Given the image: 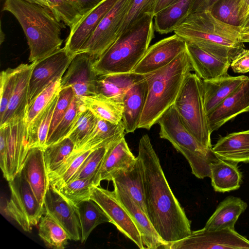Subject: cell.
<instances>
[{
    "label": "cell",
    "mask_w": 249,
    "mask_h": 249,
    "mask_svg": "<svg viewBox=\"0 0 249 249\" xmlns=\"http://www.w3.org/2000/svg\"><path fill=\"white\" fill-rule=\"evenodd\" d=\"M249 10V0H242V4L240 11V19L241 24L243 23L244 19ZM239 26V27H240Z\"/></svg>",
    "instance_id": "obj_53"
},
{
    "label": "cell",
    "mask_w": 249,
    "mask_h": 249,
    "mask_svg": "<svg viewBox=\"0 0 249 249\" xmlns=\"http://www.w3.org/2000/svg\"><path fill=\"white\" fill-rule=\"evenodd\" d=\"M113 142L93 149L84 160L71 180L86 178L94 179L107 149Z\"/></svg>",
    "instance_id": "obj_43"
},
{
    "label": "cell",
    "mask_w": 249,
    "mask_h": 249,
    "mask_svg": "<svg viewBox=\"0 0 249 249\" xmlns=\"http://www.w3.org/2000/svg\"><path fill=\"white\" fill-rule=\"evenodd\" d=\"M121 204L130 213L141 233L144 249H168V244L160 237L147 214L126 192L114 189Z\"/></svg>",
    "instance_id": "obj_21"
},
{
    "label": "cell",
    "mask_w": 249,
    "mask_h": 249,
    "mask_svg": "<svg viewBox=\"0 0 249 249\" xmlns=\"http://www.w3.org/2000/svg\"><path fill=\"white\" fill-rule=\"evenodd\" d=\"M18 67L8 68L0 75V119L3 117L16 85Z\"/></svg>",
    "instance_id": "obj_46"
},
{
    "label": "cell",
    "mask_w": 249,
    "mask_h": 249,
    "mask_svg": "<svg viewBox=\"0 0 249 249\" xmlns=\"http://www.w3.org/2000/svg\"><path fill=\"white\" fill-rule=\"evenodd\" d=\"M160 137L168 141L188 161L192 174L203 179L210 176V164L218 157L203 145L182 123L174 105L160 117Z\"/></svg>",
    "instance_id": "obj_6"
},
{
    "label": "cell",
    "mask_w": 249,
    "mask_h": 249,
    "mask_svg": "<svg viewBox=\"0 0 249 249\" xmlns=\"http://www.w3.org/2000/svg\"><path fill=\"white\" fill-rule=\"evenodd\" d=\"M158 0H131L121 27L120 35L132 26L144 14H152Z\"/></svg>",
    "instance_id": "obj_45"
},
{
    "label": "cell",
    "mask_w": 249,
    "mask_h": 249,
    "mask_svg": "<svg viewBox=\"0 0 249 249\" xmlns=\"http://www.w3.org/2000/svg\"><path fill=\"white\" fill-rule=\"evenodd\" d=\"M58 94L47 107L39 124L37 133V146L44 148L46 143L51 124L53 113L57 103Z\"/></svg>",
    "instance_id": "obj_48"
},
{
    "label": "cell",
    "mask_w": 249,
    "mask_h": 249,
    "mask_svg": "<svg viewBox=\"0 0 249 249\" xmlns=\"http://www.w3.org/2000/svg\"><path fill=\"white\" fill-rule=\"evenodd\" d=\"M195 0H177L154 15L155 30L160 34L174 31L190 14Z\"/></svg>",
    "instance_id": "obj_32"
},
{
    "label": "cell",
    "mask_w": 249,
    "mask_h": 249,
    "mask_svg": "<svg viewBox=\"0 0 249 249\" xmlns=\"http://www.w3.org/2000/svg\"><path fill=\"white\" fill-rule=\"evenodd\" d=\"M192 69L203 80H208L228 74L229 61L221 58L197 47L187 44Z\"/></svg>",
    "instance_id": "obj_24"
},
{
    "label": "cell",
    "mask_w": 249,
    "mask_h": 249,
    "mask_svg": "<svg viewBox=\"0 0 249 249\" xmlns=\"http://www.w3.org/2000/svg\"><path fill=\"white\" fill-rule=\"evenodd\" d=\"M32 2L35 3L44 7H47L50 9V5L47 0H27Z\"/></svg>",
    "instance_id": "obj_55"
},
{
    "label": "cell",
    "mask_w": 249,
    "mask_h": 249,
    "mask_svg": "<svg viewBox=\"0 0 249 249\" xmlns=\"http://www.w3.org/2000/svg\"><path fill=\"white\" fill-rule=\"evenodd\" d=\"M249 112V77L207 115L211 133L244 112Z\"/></svg>",
    "instance_id": "obj_18"
},
{
    "label": "cell",
    "mask_w": 249,
    "mask_h": 249,
    "mask_svg": "<svg viewBox=\"0 0 249 249\" xmlns=\"http://www.w3.org/2000/svg\"><path fill=\"white\" fill-rule=\"evenodd\" d=\"M137 161L129 149L124 137L109 145L100 167L93 179L94 186H100L103 180L111 181L113 175L121 169H127Z\"/></svg>",
    "instance_id": "obj_19"
},
{
    "label": "cell",
    "mask_w": 249,
    "mask_h": 249,
    "mask_svg": "<svg viewBox=\"0 0 249 249\" xmlns=\"http://www.w3.org/2000/svg\"><path fill=\"white\" fill-rule=\"evenodd\" d=\"M74 143L66 138L43 148L44 158L48 173L56 170L73 152Z\"/></svg>",
    "instance_id": "obj_39"
},
{
    "label": "cell",
    "mask_w": 249,
    "mask_h": 249,
    "mask_svg": "<svg viewBox=\"0 0 249 249\" xmlns=\"http://www.w3.org/2000/svg\"><path fill=\"white\" fill-rule=\"evenodd\" d=\"M69 0L72 1V2L74 3L75 4H76V5H78L77 2L76 0Z\"/></svg>",
    "instance_id": "obj_58"
},
{
    "label": "cell",
    "mask_w": 249,
    "mask_h": 249,
    "mask_svg": "<svg viewBox=\"0 0 249 249\" xmlns=\"http://www.w3.org/2000/svg\"><path fill=\"white\" fill-rule=\"evenodd\" d=\"M119 0H104L71 28L65 45L66 50L72 54L78 53L93 34L98 25Z\"/></svg>",
    "instance_id": "obj_16"
},
{
    "label": "cell",
    "mask_w": 249,
    "mask_h": 249,
    "mask_svg": "<svg viewBox=\"0 0 249 249\" xmlns=\"http://www.w3.org/2000/svg\"><path fill=\"white\" fill-rule=\"evenodd\" d=\"M2 10L12 13L21 25L30 49V63L61 48V30L65 24L49 8L27 0H5Z\"/></svg>",
    "instance_id": "obj_2"
},
{
    "label": "cell",
    "mask_w": 249,
    "mask_h": 249,
    "mask_svg": "<svg viewBox=\"0 0 249 249\" xmlns=\"http://www.w3.org/2000/svg\"><path fill=\"white\" fill-rule=\"evenodd\" d=\"M247 206V203L240 198L228 196L219 204L203 228L208 230L234 229L239 216L245 211Z\"/></svg>",
    "instance_id": "obj_29"
},
{
    "label": "cell",
    "mask_w": 249,
    "mask_h": 249,
    "mask_svg": "<svg viewBox=\"0 0 249 249\" xmlns=\"http://www.w3.org/2000/svg\"><path fill=\"white\" fill-rule=\"evenodd\" d=\"M20 171L38 202L44 206V199L50 182L43 148L34 147L29 149Z\"/></svg>",
    "instance_id": "obj_20"
},
{
    "label": "cell",
    "mask_w": 249,
    "mask_h": 249,
    "mask_svg": "<svg viewBox=\"0 0 249 249\" xmlns=\"http://www.w3.org/2000/svg\"><path fill=\"white\" fill-rule=\"evenodd\" d=\"M10 197L4 211L26 232H31L45 213L28 181L20 171L8 181Z\"/></svg>",
    "instance_id": "obj_8"
},
{
    "label": "cell",
    "mask_w": 249,
    "mask_h": 249,
    "mask_svg": "<svg viewBox=\"0 0 249 249\" xmlns=\"http://www.w3.org/2000/svg\"><path fill=\"white\" fill-rule=\"evenodd\" d=\"M249 77L231 76L228 74L213 79L202 80L205 110L208 114Z\"/></svg>",
    "instance_id": "obj_25"
},
{
    "label": "cell",
    "mask_w": 249,
    "mask_h": 249,
    "mask_svg": "<svg viewBox=\"0 0 249 249\" xmlns=\"http://www.w3.org/2000/svg\"><path fill=\"white\" fill-rule=\"evenodd\" d=\"M210 167L211 184L215 192H228L240 188L242 175L237 163L218 158Z\"/></svg>",
    "instance_id": "obj_30"
},
{
    "label": "cell",
    "mask_w": 249,
    "mask_h": 249,
    "mask_svg": "<svg viewBox=\"0 0 249 249\" xmlns=\"http://www.w3.org/2000/svg\"><path fill=\"white\" fill-rule=\"evenodd\" d=\"M212 150L221 159L237 163L249 162V129L220 137Z\"/></svg>",
    "instance_id": "obj_27"
},
{
    "label": "cell",
    "mask_w": 249,
    "mask_h": 249,
    "mask_svg": "<svg viewBox=\"0 0 249 249\" xmlns=\"http://www.w3.org/2000/svg\"><path fill=\"white\" fill-rule=\"evenodd\" d=\"M75 95L71 87L61 89L58 94L48 138L52 134L68 110Z\"/></svg>",
    "instance_id": "obj_47"
},
{
    "label": "cell",
    "mask_w": 249,
    "mask_h": 249,
    "mask_svg": "<svg viewBox=\"0 0 249 249\" xmlns=\"http://www.w3.org/2000/svg\"><path fill=\"white\" fill-rule=\"evenodd\" d=\"M187 46L185 41L176 34L164 38L149 46L131 72L145 74L168 65Z\"/></svg>",
    "instance_id": "obj_15"
},
{
    "label": "cell",
    "mask_w": 249,
    "mask_h": 249,
    "mask_svg": "<svg viewBox=\"0 0 249 249\" xmlns=\"http://www.w3.org/2000/svg\"><path fill=\"white\" fill-rule=\"evenodd\" d=\"M44 205L46 213L65 229L71 240H81V227L75 208L50 184L45 195Z\"/></svg>",
    "instance_id": "obj_17"
},
{
    "label": "cell",
    "mask_w": 249,
    "mask_h": 249,
    "mask_svg": "<svg viewBox=\"0 0 249 249\" xmlns=\"http://www.w3.org/2000/svg\"><path fill=\"white\" fill-rule=\"evenodd\" d=\"M90 199L95 201L109 218L110 222L141 249H144L139 230L127 210L114 191L100 186L91 187Z\"/></svg>",
    "instance_id": "obj_11"
},
{
    "label": "cell",
    "mask_w": 249,
    "mask_h": 249,
    "mask_svg": "<svg viewBox=\"0 0 249 249\" xmlns=\"http://www.w3.org/2000/svg\"><path fill=\"white\" fill-rule=\"evenodd\" d=\"M147 94V84L144 78L133 85L124 94L122 122L125 133H133L138 128Z\"/></svg>",
    "instance_id": "obj_26"
},
{
    "label": "cell",
    "mask_w": 249,
    "mask_h": 249,
    "mask_svg": "<svg viewBox=\"0 0 249 249\" xmlns=\"http://www.w3.org/2000/svg\"><path fill=\"white\" fill-rule=\"evenodd\" d=\"M86 109L80 98L74 96L64 116L48 138L46 146L67 138L79 116Z\"/></svg>",
    "instance_id": "obj_38"
},
{
    "label": "cell",
    "mask_w": 249,
    "mask_h": 249,
    "mask_svg": "<svg viewBox=\"0 0 249 249\" xmlns=\"http://www.w3.org/2000/svg\"><path fill=\"white\" fill-rule=\"evenodd\" d=\"M131 0H119L102 19L89 39L79 52H87L95 60L116 41Z\"/></svg>",
    "instance_id": "obj_9"
},
{
    "label": "cell",
    "mask_w": 249,
    "mask_h": 249,
    "mask_svg": "<svg viewBox=\"0 0 249 249\" xmlns=\"http://www.w3.org/2000/svg\"><path fill=\"white\" fill-rule=\"evenodd\" d=\"M38 235L46 247L53 249H65L71 240L65 229L46 213L38 223Z\"/></svg>",
    "instance_id": "obj_37"
},
{
    "label": "cell",
    "mask_w": 249,
    "mask_h": 249,
    "mask_svg": "<svg viewBox=\"0 0 249 249\" xmlns=\"http://www.w3.org/2000/svg\"><path fill=\"white\" fill-rule=\"evenodd\" d=\"M93 149L81 148L74 150L60 166L49 173L50 185L58 191L71 180L84 160Z\"/></svg>",
    "instance_id": "obj_35"
},
{
    "label": "cell",
    "mask_w": 249,
    "mask_h": 249,
    "mask_svg": "<svg viewBox=\"0 0 249 249\" xmlns=\"http://www.w3.org/2000/svg\"><path fill=\"white\" fill-rule=\"evenodd\" d=\"M187 129L204 146L212 148L203 101L202 80L196 73L186 78L173 105Z\"/></svg>",
    "instance_id": "obj_7"
},
{
    "label": "cell",
    "mask_w": 249,
    "mask_h": 249,
    "mask_svg": "<svg viewBox=\"0 0 249 249\" xmlns=\"http://www.w3.org/2000/svg\"><path fill=\"white\" fill-rule=\"evenodd\" d=\"M240 40L243 43H249V28L240 31Z\"/></svg>",
    "instance_id": "obj_54"
},
{
    "label": "cell",
    "mask_w": 249,
    "mask_h": 249,
    "mask_svg": "<svg viewBox=\"0 0 249 249\" xmlns=\"http://www.w3.org/2000/svg\"><path fill=\"white\" fill-rule=\"evenodd\" d=\"M177 0H158L155 10L154 15L167 6L174 3Z\"/></svg>",
    "instance_id": "obj_52"
},
{
    "label": "cell",
    "mask_w": 249,
    "mask_h": 249,
    "mask_svg": "<svg viewBox=\"0 0 249 249\" xmlns=\"http://www.w3.org/2000/svg\"><path fill=\"white\" fill-rule=\"evenodd\" d=\"M93 185V178L73 179L63 186L58 192L75 207L82 201L90 199L91 187Z\"/></svg>",
    "instance_id": "obj_40"
},
{
    "label": "cell",
    "mask_w": 249,
    "mask_h": 249,
    "mask_svg": "<svg viewBox=\"0 0 249 249\" xmlns=\"http://www.w3.org/2000/svg\"><path fill=\"white\" fill-rule=\"evenodd\" d=\"M137 158L142 177L146 214L168 248L171 243L191 234V221L170 187L147 134L140 139Z\"/></svg>",
    "instance_id": "obj_1"
},
{
    "label": "cell",
    "mask_w": 249,
    "mask_h": 249,
    "mask_svg": "<svg viewBox=\"0 0 249 249\" xmlns=\"http://www.w3.org/2000/svg\"><path fill=\"white\" fill-rule=\"evenodd\" d=\"M154 15L144 14L93 63L97 75L131 72L154 37Z\"/></svg>",
    "instance_id": "obj_5"
},
{
    "label": "cell",
    "mask_w": 249,
    "mask_h": 249,
    "mask_svg": "<svg viewBox=\"0 0 249 249\" xmlns=\"http://www.w3.org/2000/svg\"><path fill=\"white\" fill-rule=\"evenodd\" d=\"M240 31L239 27L225 23L211 11H204L190 14L174 32L187 44L231 62L245 49L240 40Z\"/></svg>",
    "instance_id": "obj_3"
},
{
    "label": "cell",
    "mask_w": 249,
    "mask_h": 249,
    "mask_svg": "<svg viewBox=\"0 0 249 249\" xmlns=\"http://www.w3.org/2000/svg\"><path fill=\"white\" fill-rule=\"evenodd\" d=\"M36 63L21 64L18 66L15 89L7 109L0 119V126L13 118L25 117L27 109L30 79Z\"/></svg>",
    "instance_id": "obj_23"
},
{
    "label": "cell",
    "mask_w": 249,
    "mask_h": 249,
    "mask_svg": "<svg viewBox=\"0 0 249 249\" xmlns=\"http://www.w3.org/2000/svg\"><path fill=\"white\" fill-rule=\"evenodd\" d=\"M61 79L53 81L28 108L24 118L30 148L37 146V133L41 120L49 105L61 89Z\"/></svg>",
    "instance_id": "obj_22"
},
{
    "label": "cell",
    "mask_w": 249,
    "mask_h": 249,
    "mask_svg": "<svg viewBox=\"0 0 249 249\" xmlns=\"http://www.w3.org/2000/svg\"><path fill=\"white\" fill-rule=\"evenodd\" d=\"M97 120V118L88 109L79 116L67 137L74 143V150L79 147L90 133Z\"/></svg>",
    "instance_id": "obj_44"
},
{
    "label": "cell",
    "mask_w": 249,
    "mask_h": 249,
    "mask_svg": "<svg viewBox=\"0 0 249 249\" xmlns=\"http://www.w3.org/2000/svg\"><path fill=\"white\" fill-rule=\"evenodd\" d=\"M95 61L90 53H76L61 79V89L71 87L75 96L96 94L98 75L93 68Z\"/></svg>",
    "instance_id": "obj_14"
},
{
    "label": "cell",
    "mask_w": 249,
    "mask_h": 249,
    "mask_svg": "<svg viewBox=\"0 0 249 249\" xmlns=\"http://www.w3.org/2000/svg\"><path fill=\"white\" fill-rule=\"evenodd\" d=\"M144 78V74L133 72L98 75L96 94L123 102L126 91Z\"/></svg>",
    "instance_id": "obj_28"
},
{
    "label": "cell",
    "mask_w": 249,
    "mask_h": 249,
    "mask_svg": "<svg viewBox=\"0 0 249 249\" xmlns=\"http://www.w3.org/2000/svg\"><path fill=\"white\" fill-rule=\"evenodd\" d=\"M24 118H13L0 126L6 136L5 163L1 171L8 181L21 170L30 149Z\"/></svg>",
    "instance_id": "obj_12"
},
{
    "label": "cell",
    "mask_w": 249,
    "mask_h": 249,
    "mask_svg": "<svg viewBox=\"0 0 249 249\" xmlns=\"http://www.w3.org/2000/svg\"><path fill=\"white\" fill-rule=\"evenodd\" d=\"M249 17V10L248 11V13H247V15H246V17H245V18L244 19V21L246 18H248ZM244 21H243V22H244ZM240 26H241V25H240Z\"/></svg>",
    "instance_id": "obj_57"
},
{
    "label": "cell",
    "mask_w": 249,
    "mask_h": 249,
    "mask_svg": "<svg viewBox=\"0 0 249 249\" xmlns=\"http://www.w3.org/2000/svg\"><path fill=\"white\" fill-rule=\"evenodd\" d=\"M86 108L98 119L114 124L122 121L124 111L123 102L98 95L78 97Z\"/></svg>",
    "instance_id": "obj_33"
},
{
    "label": "cell",
    "mask_w": 249,
    "mask_h": 249,
    "mask_svg": "<svg viewBox=\"0 0 249 249\" xmlns=\"http://www.w3.org/2000/svg\"><path fill=\"white\" fill-rule=\"evenodd\" d=\"M124 132L122 121L114 124L97 118L93 128L77 149H95L105 145L124 136Z\"/></svg>",
    "instance_id": "obj_34"
},
{
    "label": "cell",
    "mask_w": 249,
    "mask_h": 249,
    "mask_svg": "<svg viewBox=\"0 0 249 249\" xmlns=\"http://www.w3.org/2000/svg\"><path fill=\"white\" fill-rule=\"evenodd\" d=\"M55 17L70 28L83 17L77 5L69 0H47Z\"/></svg>",
    "instance_id": "obj_41"
},
{
    "label": "cell",
    "mask_w": 249,
    "mask_h": 249,
    "mask_svg": "<svg viewBox=\"0 0 249 249\" xmlns=\"http://www.w3.org/2000/svg\"><path fill=\"white\" fill-rule=\"evenodd\" d=\"M219 0H195L191 13L204 11H211Z\"/></svg>",
    "instance_id": "obj_50"
},
{
    "label": "cell",
    "mask_w": 249,
    "mask_h": 249,
    "mask_svg": "<svg viewBox=\"0 0 249 249\" xmlns=\"http://www.w3.org/2000/svg\"><path fill=\"white\" fill-rule=\"evenodd\" d=\"M239 27L241 31L246 30L249 28V17L244 21Z\"/></svg>",
    "instance_id": "obj_56"
},
{
    "label": "cell",
    "mask_w": 249,
    "mask_h": 249,
    "mask_svg": "<svg viewBox=\"0 0 249 249\" xmlns=\"http://www.w3.org/2000/svg\"><path fill=\"white\" fill-rule=\"evenodd\" d=\"M187 49L168 65L144 74L147 94L138 128L150 130L172 106L192 70Z\"/></svg>",
    "instance_id": "obj_4"
},
{
    "label": "cell",
    "mask_w": 249,
    "mask_h": 249,
    "mask_svg": "<svg viewBox=\"0 0 249 249\" xmlns=\"http://www.w3.org/2000/svg\"><path fill=\"white\" fill-rule=\"evenodd\" d=\"M78 215L81 231V242L85 243L92 231L98 225L110 222L101 208L93 200L82 201L75 207Z\"/></svg>",
    "instance_id": "obj_36"
},
{
    "label": "cell",
    "mask_w": 249,
    "mask_h": 249,
    "mask_svg": "<svg viewBox=\"0 0 249 249\" xmlns=\"http://www.w3.org/2000/svg\"><path fill=\"white\" fill-rule=\"evenodd\" d=\"M230 67L235 73L249 72V50L244 49L238 53L231 61Z\"/></svg>",
    "instance_id": "obj_49"
},
{
    "label": "cell",
    "mask_w": 249,
    "mask_h": 249,
    "mask_svg": "<svg viewBox=\"0 0 249 249\" xmlns=\"http://www.w3.org/2000/svg\"><path fill=\"white\" fill-rule=\"evenodd\" d=\"M83 15L96 6L104 0H76Z\"/></svg>",
    "instance_id": "obj_51"
},
{
    "label": "cell",
    "mask_w": 249,
    "mask_h": 249,
    "mask_svg": "<svg viewBox=\"0 0 249 249\" xmlns=\"http://www.w3.org/2000/svg\"><path fill=\"white\" fill-rule=\"evenodd\" d=\"M249 249V240L234 229L192 231L187 237L171 243L168 249Z\"/></svg>",
    "instance_id": "obj_10"
},
{
    "label": "cell",
    "mask_w": 249,
    "mask_h": 249,
    "mask_svg": "<svg viewBox=\"0 0 249 249\" xmlns=\"http://www.w3.org/2000/svg\"><path fill=\"white\" fill-rule=\"evenodd\" d=\"M242 4V0H219L210 11L218 19L239 27Z\"/></svg>",
    "instance_id": "obj_42"
},
{
    "label": "cell",
    "mask_w": 249,
    "mask_h": 249,
    "mask_svg": "<svg viewBox=\"0 0 249 249\" xmlns=\"http://www.w3.org/2000/svg\"><path fill=\"white\" fill-rule=\"evenodd\" d=\"M111 181L114 189L127 193L146 214L142 177L137 158L133 167L119 170L113 175Z\"/></svg>",
    "instance_id": "obj_31"
},
{
    "label": "cell",
    "mask_w": 249,
    "mask_h": 249,
    "mask_svg": "<svg viewBox=\"0 0 249 249\" xmlns=\"http://www.w3.org/2000/svg\"><path fill=\"white\" fill-rule=\"evenodd\" d=\"M75 54L64 47L36 62L30 79L27 109L42 91L62 77Z\"/></svg>",
    "instance_id": "obj_13"
}]
</instances>
